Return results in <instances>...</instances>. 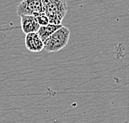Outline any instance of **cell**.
Returning <instances> with one entry per match:
<instances>
[{
  "mask_svg": "<svg viewBox=\"0 0 129 123\" xmlns=\"http://www.w3.org/2000/svg\"><path fill=\"white\" fill-rule=\"evenodd\" d=\"M70 31L62 26L44 42V50L47 52H55L63 49L69 43Z\"/></svg>",
  "mask_w": 129,
  "mask_h": 123,
  "instance_id": "cell-1",
  "label": "cell"
},
{
  "mask_svg": "<svg viewBox=\"0 0 129 123\" xmlns=\"http://www.w3.org/2000/svg\"><path fill=\"white\" fill-rule=\"evenodd\" d=\"M42 12L47 17L64 18L68 9L66 0H42Z\"/></svg>",
  "mask_w": 129,
  "mask_h": 123,
  "instance_id": "cell-2",
  "label": "cell"
},
{
  "mask_svg": "<svg viewBox=\"0 0 129 123\" xmlns=\"http://www.w3.org/2000/svg\"><path fill=\"white\" fill-rule=\"evenodd\" d=\"M18 16H34L37 17L42 12V0H23L17 8Z\"/></svg>",
  "mask_w": 129,
  "mask_h": 123,
  "instance_id": "cell-3",
  "label": "cell"
},
{
  "mask_svg": "<svg viewBox=\"0 0 129 123\" xmlns=\"http://www.w3.org/2000/svg\"><path fill=\"white\" fill-rule=\"evenodd\" d=\"M25 46L27 50L32 52H40L44 49V43L37 33L26 35Z\"/></svg>",
  "mask_w": 129,
  "mask_h": 123,
  "instance_id": "cell-4",
  "label": "cell"
},
{
  "mask_svg": "<svg viewBox=\"0 0 129 123\" xmlns=\"http://www.w3.org/2000/svg\"><path fill=\"white\" fill-rule=\"evenodd\" d=\"M21 17L22 30L26 35L29 33H36L39 31L41 25L34 16H22Z\"/></svg>",
  "mask_w": 129,
  "mask_h": 123,
  "instance_id": "cell-5",
  "label": "cell"
},
{
  "mask_svg": "<svg viewBox=\"0 0 129 123\" xmlns=\"http://www.w3.org/2000/svg\"><path fill=\"white\" fill-rule=\"evenodd\" d=\"M62 27V25H53V24H48L46 26H42L41 27L39 31L37 32V34L39 35L41 39L43 41V43L50 36H51L54 33H55L57 30Z\"/></svg>",
  "mask_w": 129,
  "mask_h": 123,
  "instance_id": "cell-6",
  "label": "cell"
},
{
  "mask_svg": "<svg viewBox=\"0 0 129 123\" xmlns=\"http://www.w3.org/2000/svg\"><path fill=\"white\" fill-rule=\"evenodd\" d=\"M36 17H37L38 23H39V24L41 25V27H42V26H46V25L50 24L48 17L46 16V14H45V13H41L39 16H37Z\"/></svg>",
  "mask_w": 129,
  "mask_h": 123,
  "instance_id": "cell-7",
  "label": "cell"
}]
</instances>
